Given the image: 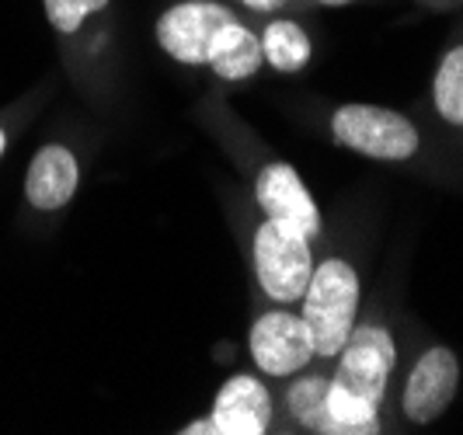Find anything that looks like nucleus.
I'll use <instances>...</instances> for the list:
<instances>
[{"mask_svg":"<svg viewBox=\"0 0 463 435\" xmlns=\"http://www.w3.org/2000/svg\"><path fill=\"white\" fill-rule=\"evenodd\" d=\"M397 363V345L387 327H352L338 352V369L327 380V414L335 435L380 432V404Z\"/></svg>","mask_w":463,"mask_h":435,"instance_id":"f03ea898","label":"nucleus"},{"mask_svg":"<svg viewBox=\"0 0 463 435\" xmlns=\"http://www.w3.org/2000/svg\"><path fill=\"white\" fill-rule=\"evenodd\" d=\"M43 7H46L49 24L60 35H73V32L84 28L88 18H94L98 11L109 7V0H43Z\"/></svg>","mask_w":463,"mask_h":435,"instance_id":"4468645a","label":"nucleus"},{"mask_svg":"<svg viewBox=\"0 0 463 435\" xmlns=\"http://www.w3.org/2000/svg\"><path fill=\"white\" fill-rule=\"evenodd\" d=\"M255 272L276 303H297L314 275L310 237L279 220H265L255 233Z\"/></svg>","mask_w":463,"mask_h":435,"instance_id":"39448f33","label":"nucleus"},{"mask_svg":"<svg viewBox=\"0 0 463 435\" xmlns=\"http://www.w3.org/2000/svg\"><path fill=\"white\" fill-rule=\"evenodd\" d=\"M258 206L265 213V220H279L286 227H297L307 237H317L321 233V213L314 195L307 192L303 178L297 175V167L289 164H265L258 171L255 182Z\"/></svg>","mask_w":463,"mask_h":435,"instance_id":"6e6552de","label":"nucleus"},{"mask_svg":"<svg viewBox=\"0 0 463 435\" xmlns=\"http://www.w3.org/2000/svg\"><path fill=\"white\" fill-rule=\"evenodd\" d=\"M460 387V363L449 348L432 345L429 352H421V359L415 363L411 376H408V387H404V414L415 421V425H429L436 421L449 401L457 397Z\"/></svg>","mask_w":463,"mask_h":435,"instance_id":"0eeeda50","label":"nucleus"},{"mask_svg":"<svg viewBox=\"0 0 463 435\" xmlns=\"http://www.w3.org/2000/svg\"><path fill=\"white\" fill-rule=\"evenodd\" d=\"M432 101L449 126H463V46L449 49L442 56L432 80Z\"/></svg>","mask_w":463,"mask_h":435,"instance_id":"ddd939ff","label":"nucleus"},{"mask_svg":"<svg viewBox=\"0 0 463 435\" xmlns=\"http://www.w3.org/2000/svg\"><path fill=\"white\" fill-rule=\"evenodd\" d=\"M161 49L188 67H213L220 80H248L261 67V39L227 4L185 0L167 7L157 22Z\"/></svg>","mask_w":463,"mask_h":435,"instance_id":"f257e3e1","label":"nucleus"},{"mask_svg":"<svg viewBox=\"0 0 463 435\" xmlns=\"http://www.w3.org/2000/svg\"><path fill=\"white\" fill-rule=\"evenodd\" d=\"M77 184H80V164L73 157V150L63 143H46L28 164L24 195L35 209L52 213V209H63L73 199Z\"/></svg>","mask_w":463,"mask_h":435,"instance_id":"9d476101","label":"nucleus"},{"mask_svg":"<svg viewBox=\"0 0 463 435\" xmlns=\"http://www.w3.org/2000/svg\"><path fill=\"white\" fill-rule=\"evenodd\" d=\"M331 137L338 147L373 161H408L418 150L415 122L380 105H342L331 115Z\"/></svg>","mask_w":463,"mask_h":435,"instance_id":"20e7f679","label":"nucleus"},{"mask_svg":"<svg viewBox=\"0 0 463 435\" xmlns=\"http://www.w3.org/2000/svg\"><path fill=\"white\" fill-rule=\"evenodd\" d=\"M310 39L297 22L279 18L261 32V56L269 60V67L282 70V73H297L310 63Z\"/></svg>","mask_w":463,"mask_h":435,"instance_id":"9b49d317","label":"nucleus"},{"mask_svg":"<svg viewBox=\"0 0 463 435\" xmlns=\"http://www.w3.org/2000/svg\"><path fill=\"white\" fill-rule=\"evenodd\" d=\"M244 7H251V11H279L282 4H289V0H241Z\"/></svg>","mask_w":463,"mask_h":435,"instance_id":"2eb2a0df","label":"nucleus"},{"mask_svg":"<svg viewBox=\"0 0 463 435\" xmlns=\"http://www.w3.org/2000/svg\"><path fill=\"white\" fill-rule=\"evenodd\" d=\"M303 321L314 338V355H338L348 342L359 314V275L342 258L314 265V275L303 289Z\"/></svg>","mask_w":463,"mask_h":435,"instance_id":"7ed1b4c3","label":"nucleus"},{"mask_svg":"<svg viewBox=\"0 0 463 435\" xmlns=\"http://www.w3.org/2000/svg\"><path fill=\"white\" fill-rule=\"evenodd\" d=\"M251 359L269 376H293L314 359V338L300 314L269 310L251 327Z\"/></svg>","mask_w":463,"mask_h":435,"instance_id":"423d86ee","label":"nucleus"},{"mask_svg":"<svg viewBox=\"0 0 463 435\" xmlns=\"http://www.w3.org/2000/svg\"><path fill=\"white\" fill-rule=\"evenodd\" d=\"M286 401H289V414L300 421L303 429L335 435V421H331V414H327V380L325 376H300V380L289 387Z\"/></svg>","mask_w":463,"mask_h":435,"instance_id":"f8f14e48","label":"nucleus"},{"mask_svg":"<svg viewBox=\"0 0 463 435\" xmlns=\"http://www.w3.org/2000/svg\"><path fill=\"white\" fill-rule=\"evenodd\" d=\"M213 435H265L272 425V397L261 380L237 373L213 401Z\"/></svg>","mask_w":463,"mask_h":435,"instance_id":"1a4fd4ad","label":"nucleus"},{"mask_svg":"<svg viewBox=\"0 0 463 435\" xmlns=\"http://www.w3.org/2000/svg\"><path fill=\"white\" fill-rule=\"evenodd\" d=\"M4 147H7V133L0 129V157H4Z\"/></svg>","mask_w":463,"mask_h":435,"instance_id":"f3484780","label":"nucleus"},{"mask_svg":"<svg viewBox=\"0 0 463 435\" xmlns=\"http://www.w3.org/2000/svg\"><path fill=\"white\" fill-rule=\"evenodd\" d=\"M317 4H327V7H342V4H352V0H317Z\"/></svg>","mask_w":463,"mask_h":435,"instance_id":"dca6fc26","label":"nucleus"}]
</instances>
